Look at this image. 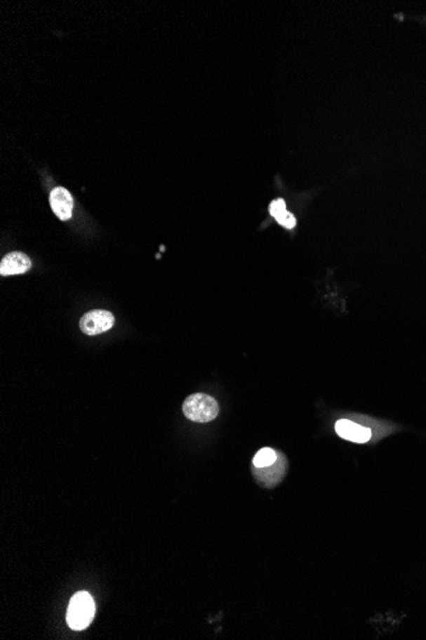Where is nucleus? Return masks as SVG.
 <instances>
[{
    "instance_id": "f257e3e1",
    "label": "nucleus",
    "mask_w": 426,
    "mask_h": 640,
    "mask_svg": "<svg viewBox=\"0 0 426 640\" xmlns=\"http://www.w3.org/2000/svg\"><path fill=\"white\" fill-rule=\"evenodd\" d=\"M95 616V602L90 593L78 592L70 599L67 622L73 630H84L90 625Z\"/></svg>"
},
{
    "instance_id": "f03ea898",
    "label": "nucleus",
    "mask_w": 426,
    "mask_h": 640,
    "mask_svg": "<svg viewBox=\"0 0 426 640\" xmlns=\"http://www.w3.org/2000/svg\"><path fill=\"white\" fill-rule=\"evenodd\" d=\"M184 415L192 422L207 423L218 415L220 408L215 398L207 394H193L182 404Z\"/></svg>"
},
{
    "instance_id": "7ed1b4c3",
    "label": "nucleus",
    "mask_w": 426,
    "mask_h": 640,
    "mask_svg": "<svg viewBox=\"0 0 426 640\" xmlns=\"http://www.w3.org/2000/svg\"><path fill=\"white\" fill-rule=\"evenodd\" d=\"M115 324V317L112 312L104 310L90 311L79 321V327L86 335H98L110 330Z\"/></svg>"
},
{
    "instance_id": "20e7f679",
    "label": "nucleus",
    "mask_w": 426,
    "mask_h": 640,
    "mask_svg": "<svg viewBox=\"0 0 426 640\" xmlns=\"http://www.w3.org/2000/svg\"><path fill=\"white\" fill-rule=\"evenodd\" d=\"M50 204L51 209L58 218L62 221H67L72 218L73 212V197L69 193V190H65L63 187H56L50 193Z\"/></svg>"
},
{
    "instance_id": "39448f33",
    "label": "nucleus",
    "mask_w": 426,
    "mask_h": 640,
    "mask_svg": "<svg viewBox=\"0 0 426 640\" xmlns=\"http://www.w3.org/2000/svg\"><path fill=\"white\" fill-rule=\"evenodd\" d=\"M335 432L338 436L351 443H365L371 438V429L351 422L349 419H340L335 423Z\"/></svg>"
},
{
    "instance_id": "423d86ee",
    "label": "nucleus",
    "mask_w": 426,
    "mask_h": 640,
    "mask_svg": "<svg viewBox=\"0 0 426 640\" xmlns=\"http://www.w3.org/2000/svg\"><path fill=\"white\" fill-rule=\"evenodd\" d=\"M31 268V260L27 254L22 252H11L8 254L0 263V275L1 276H11V275H20L27 273Z\"/></svg>"
},
{
    "instance_id": "0eeeda50",
    "label": "nucleus",
    "mask_w": 426,
    "mask_h": 640,
    "mask_svg": "<svg viewBox=\"0 0 426 640\" xmlns=\"http://www.w3.org/2000/svg\"><path fill=\"white\" fill-rule=\"evenodd\" d=\"M285 457L279 454V459L274 464L267 468H255V477L265 485H276L285 476Z\"/></svg>"
},
{
    "instance_id": "6e6552de",
    "label": "nucleus",
    "mask_w": 426,
    "mask_h": 640,
    "mask_svg": "<svg viewBox=\"0 0 426 640\" xmlns=\"http://www.w3.org/2000/svg\"><path fill=\"white\" fill-rule=\"evenodd\" d=\"M269 212H271L273 218L277 220L279 224L285 226L287 229H293V226H296V218H295L293 214L287 211L286 204H285V201L282 198H279V200L271 202Z\"/></svg>"
},
{
    "instance_id": "1a4fd4ad",
    "label": "nucleus",
    "mask_w": 426,
    "mask_h": 640,
    "mask_svg": "<svg viewBox=\"0 0 426 640\" xmlns=\"http://www.w3.org/2000/svg\"><path fill=\"white\" fill-rule=\"evenodd\" d=\"M279 459V454L271 448H263L259 450L255 457L253 459V465L254 468H267L274 464Z\"/></svg>"
}]
</instances>
